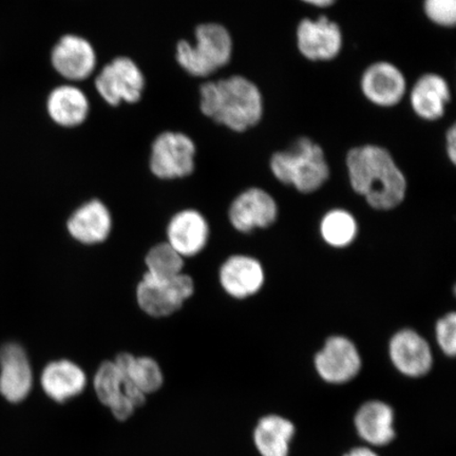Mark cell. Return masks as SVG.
<instances>
[{
    "label": "cell",
    "instance_id": "23",
    "mask_svg": "<svg viewBox=\"0 0 456 456\" xmlns=\"http://www.w3.org/2000/svg\"><path fill=\"white\" fill-rule=\"evenodd\" d=\"M294 435L292 421L281 416L267 415L256 426L254 442L262 456H289Z\"/></svg>",
    "mask_w": 456,
    "mask_h": 456
},
{
    "label": "cell",
    "instance_id": "11",
    "mask_svg": "<svg viewBox=\"0 0 456 456\" xmlns=\"http://www.w3.org/2000/svg\"><path fill=\"white\" fill-rule=\"evenodd\" d=\"M361 88L372 104L390 108L399 104L407 93L403 73L389 61H376L364 70Z\"/></svg>",
    "mask_w": 456,
    "mask_h": 456
},
{
    "label": "cell",
    "instance_id": "17",
    "mask_svg": "<svg viewBox=\"0 0 456 456\" xmlns=\"http://www.w3.org/2000/svg\"><path fill=\"white\" fill-rule=\"evenodd\" d=\"M67 228L74 240L86 245L99 244L110 235L111 214L100 200H91L74 210Z\"/></svg>",
    "mask_w": 456,
    "mask_h": 456
},
{
    "label": "cell",
    "instance_id": "28",
    "mask_svg": "<svg viewBox=\"0 0 456 456\" xmlns=\"http://www.w3.org/2000/svg\"><path fill=\"white\" fill-rule=\"evenodd\" d=\"M436 336L437 345L450 357L456 354V314H447L436 322Z\"/></svg>",
    "mask_w": 456,
    "mask_h": 456
},
{
    "label": "cell",
    "instance_id": "21",
    "mask_svg": "<svg viewBox=\"0 0 456 456\" xmlns=\"http://www.w3.org/2000/svg\"><path fill=\"white\" fill-rule=\"evenodd\" d=\"M47 111L53 121L62 127H77L85 122L89 113L87 96L72 85L60 86L51 91Z\"/></svg>",
    "mask_w": 456,
    "mask_h": 456
},
{
    "label": "cell",
    "instance_id": "9",
    "mask_svg": "<svg viewBox=\"0 0 456 456\" xmlns=\"http://www.w3.org/2000/svg\"><path fill=\"white\" fill-rule=\"evenodd\" d=\"M315 368L327 383L340 385L355 379L362 369V358L357 347L344 336L327 339L322 350L315 356Z\"/></svg>",
    "mask_w": 456,
    "mask_h": 456
},
{
    "label": "cell",
    "instance_id": "29",
    "mask_svg": "<svg viewBox=\"0 0 456 456\" xmlns=\"http://www.w3.org/2000/svg\"><path fill=\"white\" fill-rule=\"evenodd\" d=\"M446 150L450 162L455 164L456 161V128L453 125L448 130L446 134Z\"/></svg>",
    "mask_w": 456,
    "mask_h": 456
},
{
    "label": "cell",
    "instance_id": "20",
    "mask_svg": "<svg viewBox=\"0 0 456 456\" xmlns=\"http://www.w3.org/2000/svg\"><path fill=\"white\" fill-rule=\"evenodd\" d=\"M395 412L389 404L370 401L359 408L355 427L359 436L374 446H386L395 437Z\"/></svg>",
    "mask_w": 456,
    "mask_h": 456
},
{
    "label": "cell",
    "instance_id": "22",
    "mask_svg": "<svg viewBox=\"0 0 456 456\" xmlns=\"http://www.w3.org/2000/svg\"><path fill=\"white\" fill-rule=\"evenodd\" d=\"M114 363L126 379L127 383L133 385L145 395H152L161 389L164 383V376L161 367L151 357H135L129 353H121Z\"/></svg>",
    "mask_w": 456,
    "mask_h": 456
},
{
    "label": "cell",
    "instance_id": "8",
    "mask_svg": "<svg viewBox=\"0 0 456 456\" xmlns=\"http://www.w3.org/2000/svg\"><path fill=\"white\" fill-rule=\"evenodd\" d=\"M296 38L299 53L312 61L336 59L344 44L340 27L327 16L318 17L317 20H302L297 27Z\"/></svg>",
    "mask_w": 456,
    "mask_h": 456
},
{
    "label": "cell",
    "instance_id": "6",
    "mask_svg": "<svg viewBox=\"0 0 456 456\" xmlns=\"http://www.w3.org/2000/svg\"><path fill=\"white\" fill-rule=\"evenodd\" d=\"M196 145L190 136L164 133L153 142L151 169L159 179L185 178L195 170Z\"/></svg>",
    "mask_w": 456,
    "mask_h": 456
},
{
    "label": "cell",
    "instance_id": "31",
    "mask_svg": "<svg viewBox=\"0 0 456 456\" xmlns=\"http://www.w3.org/2000/svg\"><path fill=\"white\" fill-rule=\"evenodd\" d=\"M345 456H379L376 454L373 450H370L369 448H355L351 450L349 453H346Z\"/></svg>",
    "mask_w": 456,
    "mask_h": 456
},
{
    "label": "cell",
    "instance_id": "18",
    "mask_svg": "<svg viewBox=\"0 0 456 456\" xmlns=\"http://www.w3.org/2000/svg\"><path fill=\"white\" fill-rule=\"evenodd\" d=\"M208 237V221L195 209L182 210L175 214L167 226V243L183 258L202 252Z\"/></svg>",
    "mask_w": 456,
    "mask_h": 456
},
{
    "label": "cell",
    "instance_id": "27",
    "mask_svg": "<svg viewBox=\"0 0 456 456\" xmlns=\"http://www.w3.org/2000/svg\"><path fill=\"white\" fill-rule=\"evenodd\" d=\"M424 12L428 20L441 27H454L456 0H424Z\"/></svg>",
    "mask_w": 456,
    "mask_h": 456
},
{
    "label": "cell",
    "instance_id": "25",
    "mask_svg": "<svg viewBox=\"0 0 456 456\" xmlns=\"http://www.w3.org/2000/svg\"><path fill=\"white\" fill-rule=\"evenodd\" d=\"M357 232L354 216L344 209L330 210L322 220V237L333 248L349 247L355 240Z\"/></svg>",
    "mask_w": 456,
    "mask_h": 456
},
{
    "label": "cell",
    "instance_id": "15",
    "mask_svg": "<svg viewBox=\"0 0 456 456\" xmlns=\"http://www.w3.org/2000/svg\"><path fill=\"white\" fill-rule=\"evenodd\" d=\"M0 393L11 403H20L32 389L33 375L26 352L19 345H5L0 350Z\"/></svg>",
    "mask_w": 456,
    "mask_h": 456
},
{
    "label": "cell",
    "instance_id": "3",
    "mask_svg": "<svg viewBox=\"0 0 456 456\" xmlns=\"http://www.w3.org/2000/svg\"><path fill=\"white\" fill-rule=\"evenodd\" d=\"M271 170L282 184L302 193L321 188L330 178V167L323 150L309 138H300L287 151L271 158Z\"/></svg>",
    "mask_w": 456,
    "mask_h": 456
},
{
    "label": "cell",
    "instance_id": "19",
    "mask_svg": "<svg viewBox=\"0 0 456 456\" xmlns=\"http://www.w3.org/2000/svg\"><path fill=\"white\" fill-rule=\"evenodd\" d=\"M452 99V91L443 77L427 73L415 83L410 93V105L412 110L425 121H436L444 117Z\"/></svg>",
    "mask_w": 456,
    "mask_h": 456
},
{
    "label": "cell",
    "instance_id": "16",
    "mask_svg": "<svg viewBox=\"0 0 456 456\" xmlns=\"http://www.w3.org/2000/svg\"><path fill=\"white\" fill-rule=\"evenodd\" d=\"M87 381L85 370L68 359L48 363L41 376L45 395L57 403H65L81 395L87 387Z\"/></svg>",
    "mask_w": 456,
    "mask_h": 456
},
{
    "label": "cell",
    "instance_id": "1",
    "mask_svg": "<svg viewBox=\"0 0 456 456\" xmlns=\"http://www.w3.org/2000/svg\"><path fill=\"white\" fill-rule=\"evenodd\" d=\"M346 167L353 191L374 209L395 208L406 197V176L384 147L353 148L346 155Z\"/></svg>",
    "mask_w": 456,
    "mask_h": 456
},
{
    "label": "cell",
    "instance_id": "30",
    "mask_svg": "<svg viewBox=\"0 0 456 456\" xmlns=\"http://www.w3.org/2000/svg\"><path fill=\"white\" fill-rule=\"evenodd\" d=\"M300 2L313 5V7L323 9L330 7V5H333L338 0H300Z\"/></svg>",
    "mask_w": 456,
    "mask_h": 456
},
{
    "label": "cell",
    "instance_id": "24",
    "mask_svg": "<svg viewBox=\"0 0 456 456\" xmlns=\"http://www.w3.org/2000/svg\"><path fill=\"white\" fill-rule=\"evenodd\" d=\"M94 387L96 397L108 409L130 399L126 395V380L114 362L101 363L94 375Z\"/></svg>",
    "mask_w": 456,
    "mask_h": 456
},
{
    "label": "cell",
    "instance_id": "7",
    "mask_svg": "<svg viewBox=\"0 0 456 456\" xmlns=\"http://www.w3.org/2000/svg\"><path fill=\"white\" fill-rule=\"evenodd\" d=\"M145 79L140 68L128 57H118L104 67L95 78V88L108 104L118 106L122 102H139Z\"/></svg>",
    "mask_w": 456,
    "mask_h": 456
},
{
    "label": "cell",
    "instance_id": "12",
    "mask_svg": "<svg viewBox=\"0 0 456 456\" xmlns=\"http://www.w3.org/2000/svg\"><path fill=\"white\" fill-rule=\"evenodd\" d=\"M389 354L395 367L409 378H421L432 368L429 344L413 330H399L390 340Z\"/></svg>",
    "mask_w": 456,
    "mask_h": 456
},
{
    "label": "cell",
    "instance_id": "2",
    "mask_svg": "<svg viewBox=\"0 0 456 456\" xmlns=\"http://www.w3.org/2000/svg\"><path fill=\"white\" fill-rule=\"evenodd\" d=\"M201 111L236 133L253 128L264 116V98L256 85L241 76L205 83L200 88Z\"/></svg>",
    "mask_w": 456,
    "mask_h": 456
},
{
    "label": "cell",
    "instance_id": "5",
    "mask_svg": "<svg viewBox=\"0 0 456 456\" xmlns=\"http://www.w3.org/2000/svg\"><path fill=\"white\" fill-rule=\"evenodd\" d=\"M195 284L192 278L180 275L159 279L145 273L136 289V300L142 311L151 317H167L181 309L191 298Z\"/></svg>",
    "mask_w": 456,
    "mask_h": 456
},
{
    "label": "cell",
    "instance_id": "14",
    "mask_svg": "<svg viewBox=\"0 0 456 456\" xmlns=\"http://www.w3.org/2000/svg\"><path fill=\"white\" fill-rule=\"evenodd\" d=\"M221 287L236 299H244L259 292L265 275L260 262L253 256L236 255L222 265L219 273Z\"/></svg>",
    "mask_w": 456,
    "mask_h": 456
},
{
    "label": "cell",
    "instance_id": "13",
    "mask_svg": "<svg viewBox=\"0 0 456 456\" xmlns=\"http://www.w3.org/2000/svg\"><path fill=\"white\" fill-rule=\"evenodd\" d=\"M51 61L62 77L69 81H84L95 69L96 55L88 41L69 34L62 37L54 45Z\"/></svg>",
    "mask_w": 456,
    "mask_h": 456
},
{
    "label": "cell",
    "instance_id": "10",
    "mask_svg": "<svg viewBox=\"0 0 456 456\" xmlns=\"http://www.w3.org/2000/svg\"><path fill=\"white\" fill-rule=\"evenodd\" d=\"M275 199L262 188L252 187L239 195L228 210L231 224L237 231L247 233L256 228L271 226L276 221Z\"/></svg>",
    "mask_w": 456,
    "mask_h": 456
},
{
    "label": "cell",
    "instance_id": "4",
    "mask_svg": "<svg viewBox=\"0 0 456 456\" xmlns=\"http://www.w3.org/2000/svg\"><path fill=\"white\" fill-rule=\"evenodd\" d=\"M232 54V39L219 24H204L196 30V44L182 41L176 45V61L192 77H205L224 68Z\"/></svg>",
    "mask_w": 456,
    "mask_h": 456
},
{
    "label": "cell",
    "instance_id": "26",
    "mask_svg": "<svg viewBox=\"0 0 456 456\" xmlns=\"http://www.w3.org/2000/svg\"><path fill=\"white\" fill-rule=\"evenodd\" d=\"M148 275L159 279L173 278L183 270L184 260L167 242L159 243L151 248L146 256Z\"/></svg>",
    "mask_w": 456,
    "mask_h": 456
}]
</instances>
